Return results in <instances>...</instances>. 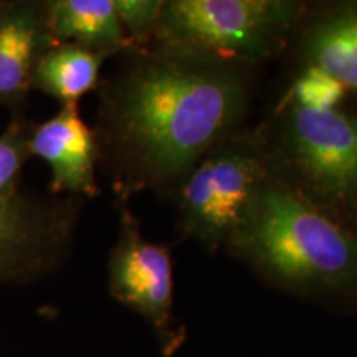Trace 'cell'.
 <instances>
[{
  "instance_id": "obj_4",
  "label": "cell",
  "mask_w": 357,
  "mask_h": 357,
  "mask_svg": "<svg viewBox=\"0 0 357 357\" xmlns=\"http://www.w3.org/2000/svg\"><path fill=\"white\" fill-rule=\"evenodd\" d=\"M306 8L298 0H167L151 45L253 68L287 47Z\"/></svg>"
},
{
  "instance_id": "obj_14",
  "label": "cell",
  "mask_w": 357,
  "mask_h": 357,
  "mask_svg": "<svg viewBox=\"0 0 357 357\" xmlns=\"http://www.w3.org/2000/svg\"><path fill=\"white\" fill-rule=\"evenodd\" d=\"M166 0H113L124 32L137 48L153 43Z\"/></svg>"
},
{
  "instance_id": "obj_7",
  "label": "cell",
  "mask_w": 357,
  "mask_h": 357,
  "mask_svg": "<svg viewBox=\"0 0 357 357\" xmlns=\"http://www.w3.org/2000/svg\"><path fill=\"white\" fill-rule=\"evenodd\" d=\"M118 240L108 258V289L119 305L139 314L153 329L160 354L171 357L185 341V326L174 312L171 248L146 240L128 200H116Z\"/></svg>"
},
{
  "instance_id": "obj_6",
  "label": "cell",
  "mask_w": 357,
  "mask_h": 357,
  "mask_svg": "<svg viewBox=\"0 0 357 357\" xmlns=\"http://www.w3.org/2000/svg\"><path fill=\"white\" fill-rule=\"evenodd\" d=\"M83 199L20 189L0 197V288L55 273L70 258Z\"/></svg>"
},
{
  "instance_id": "obj_13",
  "label": "cell",
  "mask_w": 357,
  "mask_h": 357,
  "mask_svg": "<svg viewBox=\"0 0 357 357\" xmlns=\"http://www.w3.org/2000/svg\"><path fill=\"white\" fill-rule=\"evenodd\" d=\"M30 132L32 126L15 118L0 134V197L19 190L20 172L30 159Z\"/></svg>"
},
{
  "instance_id": "obj_12",
  "label": "cell",
  "mask_w": 357,
  "mask_h": 357,
  "mask_svg": "<svg viewBox=\"0 0 357 357\" xmlns=\"http://www.w3.org/2000/svg\"><path fill=\"white\" fill-rule=\"evenodd\" d=\"M111 53L98 52L78 43H53L40 58L32 88L61 102H78L86 93L100 86L101 68Z\"/></svg>"
},
{
  "instance_id": "obj_11",
  "label": "cell",
  "mask_w": 357,
  "mask_h": 357,
  "mask_svg": "<svg viewBox=\"0 0 357 357\" xmlns=\"http://www.w3.org/2000/svg\"><path fill=\"white\" fill-rule=\"evenodd\" d=\"M47 24L56 43H78L113 56L132 50L113 0H48Z\"/></svg>"
},
{
  "instance_id": "obj_8",
  "label": "cell",
  "mask_w": 357,
  "mask_h": 357,
  "mask_svg": "<svg viewBox=\"0 0 357 357\" xmlns=\"http://www.w3.org/2000/svg\"><path fill=\"white\" fill-rule=\"evenodd\" d=\"M29 149L32 158L43 159L50 167L52 195H100L96 136L82 118L78 102L61 105L53 118L32 128Z\"/></svg>"
},
{
  "instance_id": "obj_10",
  "label": "cell",
  "mask_w": 357,
  "mask_h": 357,
  "mask_svg": "<svg viewBox=\"0 0 357 357\" xmlns=\"http://www.w3.org/2000/svg\"><path fill=\"white\" fill-rule=\"evenodd\" d=\"M53 43L45 2H0V105L25 100L40 58Z\"/></svg>"
},
{
  "instance_id": "obj_9",
  "label": "cell",
  "mask_w": 357,
  "mask_h": 357,
  "mask_svg": "<svg viewBox=\"0 0 357 357\" xmlns=\"http://www.w3.org/2000/svg\"><path fill=\"white\" fill-rule=\"evenodd\" d=\"M296 33L303 68L357 93V0L307 7Z\"/></svg>"
},
{
  "instance_id": "obj_3",
  "label": "cell",
  "mask_w": 357,
  "mask_h": 357,
  "mask_svg": "<svg viewBox=\"0 0 357 357\" xmlns=\"http://www.w3.org/2000/svg\"><path fill=\"white\" fill-rule=\"evenodd\" d=\"M257 131L271 176L357 231V114L281 100Z\"/></svg>"
},
{
  "instance_id": "obj_5",
  "label": "cell",
  "mask_w": 357,
  "mask_h": 357,
  "mask_svg": "<svg viewBox=\"0 0 357 357\" xmlns=\"http://www.w3.org/2000/svg\"><path fill=\"white\" fill-rule=\"evenodd\" d=\"M271 172L257 128H240L208 151L172 197L184 238L225 248Z\"/></svg>"
},
{
  "instance_id": "obj_1",
  "label": "cell",
  "mask_w": 357,
  "mask_h": 357,
  "mask_svg": "<svg viewBox=\"0 0 357 357\" xmlns=\"http://www.w3.org/2000/svg\"><path fill=\"white\" fill-rule=\"evenodd\" d=\"M118 56L100 83L98 164L116 200L174 195L208 151L242 128L252 68L160 45Z\"/></svg>"
},
{
  "instance_id": "obj_2",
  "label": "cell",
  "mask_w": 357,
  "mask_h": 357,
  "mask_svg": "<svg viewBox=\"0 0 357 357\" xmlns=\"http://www.w3.org/2000/svg\"><path fill=\"white\" fill-rule=\"evenodd\" d=\"M225 252L280 291L326 305H357V231L275 176L258 192Z\"/></svg>"
}]
</instances>
